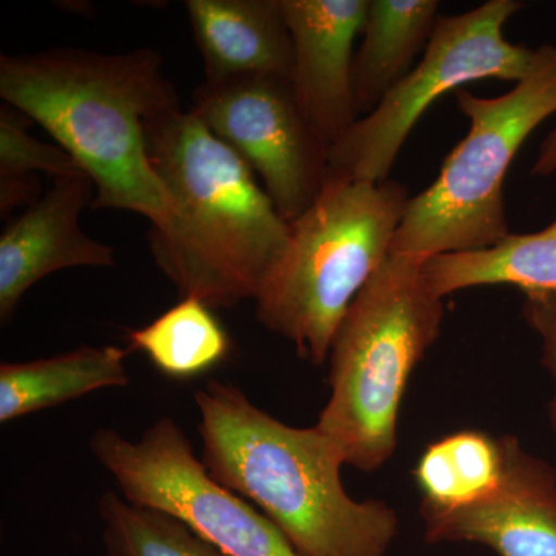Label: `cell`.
Listing matches in <instances>:
<instances>
[{"mask_svg":"<svg viewBox=\"0 0 556 556\" xmlns=\"http://www.w3.org/2000/svg\"><path fill=\"white\" fill-rule=\"evenodd\" d=\"M503 475L489 495L452 510L420 507L428 543L481 544L497 556H556V468L500 438Z\"/></svg>","mask_w":556,"mask_h":556,"instance_id":"30bf717a","label":"cell"},{"mask_svg":"<svg viewBox=\"0 0 556 556\" xmlns=\"http://www.w3.org/2000/svg\"><path fill=\"white\" fill-rule=\"evenodd\" d=\"M455 98L470 130L430 188L409 199L390 254L427 260L490 248L510 233L504 181L526 139L556 113V46L536 49L532 72L507 93L459 89Z\"/></svg>","mask_w":556,"mask_h":556,"instance_id":"8992f818","label":"cell"},{"mask_svg":"<svg viewBox=\"0 0 556 556\" xmlns=\"http://www.w3.org/2000/svg\"><path fill=\"white\" fill-rule=\"evenodd\" d=\"M189 112L262 178L289 225L320 195L329 149L303 116L287 76L204 79Z\"/></svg>","mask_w":556,"mask_h":556,"instance_id":"9c48e42d","label":"cell"},{"mask_svg":"<svg viewBox=\"0 0 556 556\" xmlns=\"http://www.w3.org/2000/svg\"><path fill=\"white\" fill-rule=\"evenodd\" d=\"M548 419H551L552 428H554L556 434V394L552 399L551 404H548Z\"/></svg>","mask_w":556,"mask_h":556,"instance_id":"603a6c76","label":"cell"},{"mask_svg":"<svg viewBox=\"0 0 556 556\" xmlns=\"http://www.w3.org/2000/svg\"><path fill=\"white\" fill-rule=\"evenodd\" d=\"M438 20V0H369L351 79L357 119L378 109L415 68Z\"/></svg>","mask_w":556,"mask_h":556,"instance_id":"5bb4252c","label":"cell"},{"mask_svg":"<svg viewBox=\"0 0 556 556\" xmlns=\"http://www.w3.org/2000/svg\"><path fill=\"white\" fill-rule=\"evenodd\" d=\"M97 189L87 174L53 179L0 237V320L9 324L25 292L62 269L113 268L115 252L79 225Z\"/></svg>","mask_w":556,"mask_h":556,"instance_id":"7c38bea8","label":"cell"},{"mask_svg":"<svg viewBox=\"0 0 556 556\" xmlns=\"http://www.w3.org/2000/svg\"><path fill=\"white\" fill-rule=\"evenodd\" d=\"M422 277L439 299L493 285H510L525 294H556V219L538 232L508 233L490 248L427 258Z\"/></svg>","mask_w":556,"mask_h":556,"instance_id":"2e32d148","label":"cell"},{"mask_svg":"<svg viewBox=\"0 0 556 556\" xmlns=\"http://www.w3.org/2000/svg\"><path fill=\"white\" fill-rule=\"evenodd\" d=\"M522 316L543 343V365L556 388V294L535 292L525 294Z\"/></svg>","mask_w":556,"mask_h":556,"instance_id":"44dd1931","label":"cell"},{"mask_svg":"<svg viewBox=\"0 0 556 556\" xmlns=\"http://www.w3.org/2000/svg\"><path fill=\"white\" fill-rule=\"evenodd\" d=\"M146 150L169 215L150 225L161 273L181 299L229 309L258 298L287 251L289 223L254 172L193 113L166 110L144 123Z\"/></svg>","mask_w":556,"mask_h":556,"instance_id":"6da1fadb","label":"cell"},{"mask_svg":"<svg viewBox=\"0 0 556 556\" xmlns=\"http://www.w3.org/2000/svg\"><path fill=\"white\" fill-rule=\"evenodd\" d=\"M33 121L3 102L0 108V181H28L38 174L64 178L84 174L61 146L47 144L28 134Z\"/></svg>","mask_w":556,"mask_h":556,"instance_id":"ffe728a7","label":"cell"},{"mask_svg":"<svg viewBox=\"0 0 556 556\" xmlns=\"http://www.w3.org/2000/svg\"><path fill=\"white\" fill-rule=\"evenodd\" d=\"M503 464L500 438L464 430L439 439L416 464L420 507L452 510L481 500L500 482Z\"/></svg>","mask_w":556,"mask_h":556,"instance_id":"e0dca14e","label":"cell"},{"mask_svg":"<svg viewBox=\"0 0 556 556\" xmlns=\"http://www.w3.org/2000/svg\"><path fill=\"white\" fill-rule=\"evenodd\" d=\"M89 447L124 500L179 519L223 555L302 556L266 515L212 479L172 417L135 441L100 428Z\"/></svg>","mask_w":556,"mask_h":556,"instance_id":"ba28073f","label":"cell"},{"mask_svg":"<svg viewBox=\"0 0 556 556\" xmlns=\"http://www.w3.org/2000/svg\"><path fill=\"white\" fill-rule=\"evenodd\" d=\"M522 9L518 0H486L467 13L439 16L419 64L329 150L328 177L387 181L417 121L439 98L477 80L525 79L536 50L504 36L507 21Z\"/></svg>","mask_w":556,"mask_h":556,"instance_id":"52a82bcc","label":"cell"},{"mask_svg":"<svg viewBox=\"0 0 556 556\" xmlns=\"http://www.w3.org/2000/svg\"><path fill=\"white\" fill-rule=\"evenodd\" d=\"M412 195L396 179L328 177L289 225L287 251L255 299V317L320 367L358 292L388 258Z\"/></svg>","mask_w":556,"mask_h":556,"instance_id":"5b68a950","label":"cell"},{"mask_svg":"<svg viewBox=\"0 0 556 556\" xmlns=\"http://www.w3.org/2000/svg\"><path fill=\"white\" fill-rule=\"evenodd\" d=\"M0 98L40 124L97 189L93 208L161 225L169 200L150 166L144 123L179 108L155 50L53 49L0 58Z\"/></svg>","mask_w":556,"mask_h":556,"instance_id":"3957f363","label":"cell"},{"mask_svg":"<svg viewBox=\"0 0 556 556\" xmlns=\"http://www.w3.org/2000/svg\"><path fill=\"white\" fill-rule=\"evenodd\" d=\"M206 80L287 76L292 39L281 0H186Z\"/></svg>","mask_w":556,"mask_h":556,"instance_id":"4fadbf2b","label":"cell"},{"mask_svg":"<svg viewBox=\"0 0 556 556\" xmlns=\"http://www.w3.org/2000/svg\"><path fill=\"white\" fill-rule=\"evenodd\" d=\"M554 174H556V127L544 138L532 167V175L535 177H548Z\"/></svg>","mask_w":556,"mask_h":556,"instance_id":"7402d4cb","label":"cell"},{"mask_svg":"<svg viewBox=\"0 0 556 556\" xmlns=\"http://www.w3.org/2000/svg\"><path fill=\"white\" fill-rule=\"evenodd\" d=\"M193 399L207 473L254 503L300 555L387 556L399 532L396 511L348 495L342 453L316 426H288L218 380Z\"/></svg>","mask_w":556,"mask_h":556,"instance_id":"7a4b0ae2","label":"cell"},{"mask_svg":"<svg viewBox=\"0 0 556 556\" xmlns=\"http://www.w3.org/2000/svg\"><path fill=\"white\" fill-rule=\"evenodd\" d=\"M426 258L390 254L358 292L329 351L327 405L316 427L346 466L375 471L396 452L409 378L441 334L444 299L427 288Z\"/></svg>","mask_w":556,"mask_h":556,"instance_id":"277c9868","label":"cell"},{"mask_svg":"<svg viewBox=\"0 0 556 556\" xmlns=\"http://www.w3.org/2000/svg\"><path fill=\"white\" fill-rule=\"evenodd\" d=\"M129 340L160 371L174 379H190L218 365L230 350L229 336L212 309L193 298L146 327L131 329Z\"/></svg>","mask_w":556,"mask_h":556,"instance_id":"ac0fdd59","label":"cell"},{"mask_svg":"<svg viewBox=\"0 0 556 556\" xmlns=\"http://www.w3.org/2000/svg\"><path fill=\"white\" fill-rule=\"evenodd\" d=\"M126 351L79 346L58 356L0 365V422L67 404L104 388L130 383Z\"/></svg>","mask_w":556,"mask_h":556,"instance_id":"9a60e30c","label":"cell"},{"mask_svg":"<svg viewBox=\"0 0 556 556\" xmlns=\"http://www.w3.org/2000/svg\"><path fill=\"white\" fill-rule=\"evenodd\" d=\"M369 0H281L292 39L289 83L311 129L329 150L357 121L353 105L354 42Z\"/></svg>","mask_w":556,"mask_h":556,"instance_id":"8fae6325","label":"cell"},{"mask_svg":"<svg viewBox=\"0 0 556 556\" xmlns=\"http://www.w3.org/2000/svg\"><path fill=\"white\" fill-rule=\"evenodd\" d=\"M100 517L108 556H225L179 519L113 492L101 496Z\"/></svg>","mask_w":556,"mask_h":556,"instance_id":"d6986e66","label":"cell"}]
</instances>
